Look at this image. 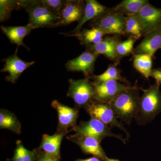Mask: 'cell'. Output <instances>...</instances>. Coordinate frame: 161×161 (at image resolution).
<instances>
[{"instance_id":"obj_17","label":"cell","mask_w":161,"mask_h":161,"mask_svg":"<svg viewBox=\"0 0 161 161\" xmlns=\"http://www.w3.org/2000/svg\"><path fill=\"white\" fill-rule=\"evenodd\" d=\"M119 42L116 36H107L99 43L86 46V49L98 55H103L112 61H117L119 59L116 48Z\"/></svg>"},{"instance_id":"obj_9","label":"cell","mask_w":161,"mask_h":161,"mask_svg":"<svg viewBox=\"0 0 161 161\" xmlns=\"http://www.w3.org/2000/svg\"><path fill=\"white\" fill-rule=\"evenodd\" d=\"M85 2L80 0L64 1L59 12V19L56 27L67 26L74 22H80L84 13Z\"/></svg>"},{"instance_id":"obj_28","label":"cell","mask_w":161,"mask_h":161,"mask_svg":"<svg viewBox=\"0 0 161 161\" xmlns=\"http://www.w3.org/2000/svg\"><path fill=\"white\" fill-rule=\"evenodd\" d=\"M41 2L47 7L53 11L59 14L63 5L62 0H41Z\"/></svg>"},{"instance_id":"obj_26","label":"cell","mask_w":161,"mask_h":161,"mask_svg":"<svg viewBox=\"0 0 161 161\" xmlns=\"http://www.w3.org/2000/svg\"><path fill=\"white\" fill-rule=\"evenodd\" d=\"M23 8L21 1L1 0L0 1V21L4 22L9 19L11 12L14 9Z\"/></svg>"},{"instance_id":"obj_20","label":"cell","mask_w":161,"mask_h":161,"mask_svg":"<svg viewBox=\"0 0 161 161\" xmlns=\"http://www.w3.org/2000/svg\"><path fill=\"white\" fill-rule=\"evenodd\" d=\"M147 0H123L109 11L123 16L134 15L144 6L149 3Z\"/></svg>"},{"instance_id":"obj_32","label":"cell","mask_w":161,"mask_h":161,"mask_svg":"<svg viewBox=\"0 0 161 161\" xmlns=\"http://www.w3.org/2000/svg\"><path fill=\"white\" fill-rule=\"evenodd\" d=\"M150 77L155 79L156 83L161 85V68L152 69Z\"/></svg>"},{"instance_id":"obj_31","label":"cell","mask_w":161,"mask_h":161,"mask_svg":"<svg viewBox=\"0 0 161 161\" xmlns=\"http://www.w3.org/2000/svg\"><path fill=\"white\" fill-rule=\"evenodd\" d=\"M38 156L37 150L35 149L31 151L25 148L24 150V161H37Z\"/></svg>"},{"instance_id":"obj_21","label":"cell","mask_w":161,"mask_h":161,"mask_svg":"<svg viewBox=\"0 0 161 161\" xmlns=\"http://www.w3.org/2000/svg\"><path fill=\"white\" fill-rule=\"evenodd\" d=\"M107 35L106 32L102 29L92 27L90 29H84L75 37L80 40L82 45L87 46L99 43Z\"/></svg>"},{"instance_id":"obj_5","label":"cell","mask_w":161,"mask_h":161,"mask_svg":"<svg viewBox=\"0 0 161 161\" xmlns=\"http://www.w3.org/2000/svg\"><path fill=\"white\" fill-rule=\"evenodd\" d=\"M72 130L75 131L76 135L91 136L101 141L105 137L112 136L125 143V141L121 136L114 134L109 126L95 118H91L87 121L80 122Z\"/></svg>"},{"instance_id":"obj_16","label":"cell","mask_w":161,"mask_h":161,"mask_svg":"<svg viewBox=\"0 0 161 161\" xmlns=\"http://www.w3.org/2000/svg\"><path fill=\"white\" fill-rule=\"evenodd\" d=\"M161 47V28L145 36L133 51L134 55L147 54L153 57Z\"/></svg>"},{"instance_id":"obj_10","label":"cell","mask_w":161,"mask_h":161,"mask_svg":"<svg viewBox=\"0 0 161 161\" xmlns=\"http://www.w3.org/2000/svg\"><path fill=\"white\" fill-rule=\"evenodd\" d=\"M95 91V100L108 102L125 91L131 89L130 86L116 80H109L102 83L92 81Z\"/></svg>"},{"instance_id":"obj_13","label":"cell","mask_w":161,"mask_h":161,"mask_svg":"<svg viewBox=\"0 0 161 161\" xmlns=\"http://www.w3.org/2000/svg\"><path fill=\"white\" fill-rule=\"evenodd\" d=\"M18 49V47L13 55L2 60L4 65L1 72L8 73V75L5 79L12 83H15L23 72L35 63L34 61L26 62L19 58L17 55Z\"/></svg>"},{"instance_id":"obj_23","label":"cell","mask_w":161,"mask_h":161,"mask_svg":"<svg viewBox=\"0 0 161 161\" xmlns=\"http://www.w3.org/2000/svg\"><path fill=\"white\" fill-rule=\"evenodd\" d=\"M133 66L145 78L150 77L152 70V57L147 54L134 55Z\"/></svg>"},{"instance_id":"obj_19","label":"cell","mask_w":161,"mask_h":161,"mask_svg":"<svg viewBox=\"0 0 161 161\" xmlns=\"http://www.w3.org/2000/svg\"><path fill=\"white\" fill-rule=\"evenodd\" d=\"M2 31L8 38L10 43L17 45L18 47L22 46L26 49L29 48L23 42L24 38L31 32L33 29L29 24L24 26H2L1 27Z\"/></svg>"},{"instance_id":"obj_3","label":"cell","mask_w":161,"mask_h":161,"mask_svg":"<svg viewBox=\"0 0 161 161\" xmlns=\"http://www.w3.org/2000/svg\"><path fill=\"white\" fill-rule=\"evenodd\" d=\"M160 86L155 83L147 89L140 98L139 105L136 117L141 122L146 123L154 119L161 111V92Z\"/></svg>"},{"instance_id":"obj_2","label":"cell","mask_w":161,"mask_h":161,"mask_svg":"<svg viewBox=\"0 0 161 161\" xmlns=\"http://www.w3.org/2000/svg\"><path fill=\"white\" fill-rule=\"evenodd\" d=\"M22 4L29 15L28 24L33 29L56 27L59 19L58 14L43 5L41 0H23Z\"/></svg>"},{"instance_id":"obj_12","label":"cell","mask_w":161,"mask_h":161,"mask_svg":"<svg viewBox=\"0 0 161 161\" xmlns=\"http://www.w3.org/2000/svg\"><path fill=\"white\" fill-rule=\"evenodd\" d=\"M99 56L86 49L77 58L68 60L65 67L68 71L81 72L86 78H89L93 75L95 61Z\"/></svg>"},{"instance_id":"obj_24","label":"cell","mask_w":161,"mask_h":161,"mask_svg":"<svg viewBox=\"0 0 161 161\" xmlns=\"http://www.w3.org/2000/svg\"><path fill=\"white\" fill-rule=\"evenodd\" d=\"M92 79L93 82L99 83L109 80H116L125 81V79L121 75L120 71L114 65H110L106 70L99 75H93L89 78Z\"/></svg>"},{"instance_id":"obj_33","label":"cell","mask_w":161,"mask_h":161,"mask_svg":"<svg viewBox=\"0 0 161 161\" xmlns=\"http://www.w3.org/2000/svg\"><path fill=\"white\" fill-rule=\"evenodd\" d=\"M76 161H103L99 158L94 156L93 157L87 159H78Z\"/></svg>"},{"instance_id":"obj_15","label":"cell","mask_w":161,"mask_h":161,"mask_svg":"<svg viewBox=\"0 0 161 161\" xmlns=\"http://www.w3.org/2000/svg\"><path fill=\"white\" fill-rule=\"evenodd\" d=\"M106 6L102 5L96 0H86L85 1L84 13L82 19L77 26L72 31L62 35L69 36H76L80 33L82 26L86 22L95 19L108 11Z\"/></svg>"},{"instance_id":"obj_25","label":"cell","mask_w":161,"mask_h":161,"mask_svg":"<svg viewBox=\"0 0 161 161\" xmlns=\"http://www.w3.org/2000/svg\"><path fill=\"white\" fill-rule=\"evenodd\" d=\"M125 34L136 40L143 36L142 31L138 19L135 15L125 17Z\"/></svg>"},{"instance_id":"obj_4","label":"cell","mask_w":161,"mask_h":161,"mask_svg":"<svg viewBox=\"0 0 161 161\" xmlns=\"http://www.w3.org/2000/svg\"><path fill=\"white\" fill-rule=\"evenodd\" d=\"M69 82L67 96L74 100L77 107L85 108L95 101V88L89 78L70 79Z\"/></svg>"},{"instance_id":"obj_11","label":"cell","mask_w":161,"mask_h":161,"mask_svg":"<svg viewBox=\"0 0 161 161\" xmlns=\"http://www.w3.org/2000/svg\"><path fill=\"white\" fill-rule=\"evenodd\" d=\"M52 107L57 111L58 117V132H69L77 126V121L79 115V110L76 108L67 106L58 100L53 101Z\"/></svg>"},{"instance_id":"obj_1","label":"cell","mask_w":161,"mask_h":161,"mask_svg":"<svg viewBox=\"0 0 161 161\" xmlns=\"http://www.w3.org/2000/svg\"><path fill=\"white\" fill-rule=\"evenodd\" d=\"M140 98L138 88L134 86L120 93L108 103L117 118L130 124L137 115Z\"/></svg>"},{"instance_id":"obj_8","label":"cell","mask_w":161,"mask_h":161,"mask_svg":"<svg viewBox=\"0 0 161 161\" xmlns=\"http://www.w3.org/2000/svg\"><path fill=\"white\" fill-rule=\"evenodd\" d=\"M134 15L140 23L143 36H145L161 28V9L154 7L149 3Z\"/></svg>"},{"instance_id":"obj_14","label":"cell","mask_w":161,"mask_h":161,"mask_svg":"<svg viewBox=\"0 0 161 161\" xmlns=\"http://www.w3.org/2000/svg\"><path fill=\"white\" fill-rule=\"evenodd\" d=\"M68 139L77 144L83 153L92 154L103 161L108 158L100 145L101 141L91 136L74 134L67 136Z\"/></svg>"},{"instance_id":"obj_6","label":"cell","mask_w":161,"mask_h":161,"mask_svg":"<svg viewBox=\"0 0 161 161\" xmlns=\"http://www.w3.org/2000/svg\"><path fill=\"white\" fill-rule=\"evenodd\" d=\"M85 108L91 118L98 119L111 127L119 128L123 130L129 137V132L122 124L119 121L108 103L95 100Z\"/></svg>"},{"instance_id":"obj_35","label":"cell","mask_w":161,"mask_h":161,"mask_svg":"<svg viewBox=\"0 0 161 161\" xmlns=\"http://www.w3.org/2000/svg\"></svg>"},{"instance_id":"obj_22","label":"cell","mask_w":161,"mask_h":161,"mask_svg":"<svg viewBox=\"0 0 161 161\" xmlns=\"http://www.w3.org/2000/svg\"><path fill=\"white\" fill-rule=\"evenodd\" d=\"M0 128L10 130L16 134L21 132V123L13 112L4 109L0 111Z\"/></svg>"},{"instance_id":"obj_18","label":"cell","mask_w":161,"mask_h":161,"mask_svg":"<svg viewBox=\"0 0 161 161\" xmlns=\"http://www.w3.org/2000/svg\"><path fill=\"white\" fill-rule=\"evenodd\" d=\"M68 132H58L50 136L43 134L42 142L37 149L40 151L60 158V149L61 142Z\"/></svg>"},{"instance_id":"obj_7","label":"cell","mask_w":161,"mask_h":161,"mask_svg":"<svg viewBox=\"0 0 161 161\" xmlns=\"http://www.w3.org/2000/svg\"><path fill=\"white\" fill-rule=\"evenodd\" d=\"M125 16L108 11L92 20V27H98L106 32L108 35H125Z\"/></svg>"},{"instance_id":"obj_27","label":"cell","mask_w":161,"mask_h":161,"mask_svg":"<svg viewBox=\"0 0 161 161\" xmlns=\"http://www.w3.org/2000/svg\"><path fill=\"white\" fill-rule=\"evenodd\" d=\"M136 40L134 38L130 37L118 43L116 48V54L118 59L128 56L133 53L134 49L133 46Z\"/></svg>"},{"instance_id":"obj_30","label":"cell","mask_w":161,"mask_h":161,"mask_svg":"<svg viewBox=\"0 0 161 161\" xmlns=\"http://www.w3.org/2000/svg\"><path fill=\"white\" fill-rule=\"evenodd\" d=\"M38 156L37 161H60V159L55 157L47 153L42 151H40L37 149Z\"/></svg>"},{"instance_id":"obj_34","label":"cell","mask_w":161,"mask_h":161,"mask_svg":"<svg viewBox=\"0 0 161 161\" xmlns=\"http://www.w3.org/2000/svg\"><path fill=\"white\" fill-rule=\"evenodd\" d=\"M106 161H119L118 159H115L113 158H108Z\"/></svg>"},{"instance_id":"obj_29","label":"cell","mask_w":161,"mask_h":161,"mask_svg":"<svg viewBox=\"0 0 161 161\" xmlns=\"http://www.w3.org/2000/svg\"><path fill=\"white\" fill-rule=\"evenodd\" d=\"M25 147L23 146L22 142L18 141L17 142V147L14 151V155L11 159L13 161H24V150Z\"/></svg>"}]
</instances>
